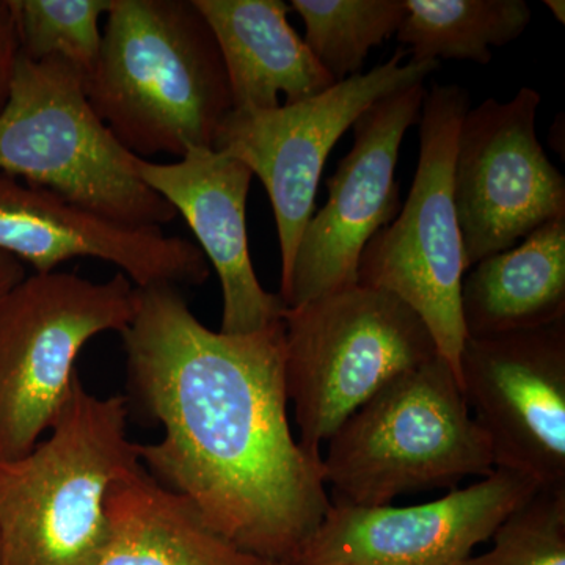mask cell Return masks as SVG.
<instances>
[{"instance_id":"obj_1","label":"cell","mask_w":565,"mask_h":565,"mask_svg":"<svg viewBox=\"0 0 565 565\" xmlns=\"http://www.w3.org/2000/svg\"><path fill=\"white\" fill-rule=\"evenodd\" d=\"M121 337L131 392L163 429L139 445L145 470L244 553L291 564L332 500L289 426L285 322L214 332L178 288L150 286Z\"/></svg>"},{"instance_id":"obj_2","label":"cell","mask_w":565,"mask_h":565,"mask_svg":"<svg viewBox=\"0 0 565 565\" xmlns=\"http://www.w3.org/2000/svg\"><path fill=\"white\" fill-rule=\"evenodd\" d=\"M88 102L140 159L212 148L233 110L217 41L193 0H111Z\"/></svg>"},{"instance_id":"obj_3","label":"cell","mask_w":565,"mask_h":565,"mask_svg":"<svg viewBox=\"0 0 565 565\" xmlns=\"http://www.w3.org/2000/svg\"><path fill=\"white\" fill-rule=\"evenodd\" d=\"M122 397L74 377L50 435L0 462V565H96L109 544L107 490L140 465Z\"/></svg>"},{"instance_id":"obj_4","label":"cell","mask_w":565,"mask_h":565,"mask_svg":"<svg viewBox=\"0 0 565 565\" xmlns=\"http://www.w3.org/2000/svg\"><path fill=\"white\" fill-rule=\"evenodd\" d=\"M494 470L492 449L444 356L371 397L327 441L334 503L379 508L399 494L455 487Z\"/></svg>"},{"instance_id":"obj_5","label":"cell","mask_w":565,"mask_h":565,"mask_svg":"<svg viewBox=\"0 0 565 565\" xmlns=\"http://www.w3.org/2000/svg\"><path fill=\"white\" fill-rule=\"evenodd\" d=\"M137 159L93 110L79 70L20 55L0 115V172L109 221L162 228L177 211L145 184Z\"/></svg>"},{"instance_id":"obj_6","label":"cell","mask_w":565,"mask_h":565,"mask_svg":"<svg viewBox=\"0 0 565 565\" xmlns=\"http://www.w3.org/2000/svg\"><path fill=\"white\" fill-rule=\"evenodd\" d=\"M285 379L299 445H322L390 382L438 353L423 319L393 294L356 282L286 308Z\"/></svg>"},{"instance_id":"obj_7","label":"cell","mask_w":565,"mask_h":565,"mask_svg":"<svg viewBox=\"0 0 565 565\" xmlns=\"http://www.w3.org/2000/svg\"><path fill=\"white\" fill-rule=\"evenodd\" d=\"M470 107V93L460 85L434 82L427 90L407 202L364 247L356 270L359 285L393 294L423 319L457 381L467 340L460 305L467 269L452 170L457 134Z\"/></svg>"},{"instance_id":"obj_8","label":"cell","mask_w":565,"mask_h":565,"mask_svg":"<svg viewBox=\"0 0 565 565\" xmlns=\"http://www.w3.org/2000/svg\"><path fill=\"white\" fill-rule=\"evenodd\" d=\"M136 308L137 288L121 273L107 281L32 274L0 300V462L29 455L50 434L84 345L125 332Z\"/></svg>"},{"instance_id":"obj_9","label":"cell","mask_w":565,"mask_h":565,"mask_svg":"<svg viewBox=\"0 0 565 565\" xmlns=\"http://www.w3.org/2000/svg\"><path fill=\"white\" fill-rule=\"evenodd\" d=\"M399 47L382 65L329 90L269 110L233 109L215 132L212 150L232 156L258 177L273 203L280 243V291L291 277L305 226L313 217L319 181L330 151L374 103L424 84L438 62L403 63Z\"/></svg>"},{"instance_id":"obj_10","label":"cell","mask_w":565,"mask_h":565,"mask_svg":"<svg viewBox=\"0 0 565 565\" xmlns=\"http://www.w3.org/2000/svg\"><path fill=\"white\" fill-rule=\"evenodd\" d=\"M541 102L523 87L511 102L470 107L460 122L452 185L467 270L565 217V178L535 131Z\"/></svg>"},{"instance_id":"obj_11","label":"cell","mask_w":565,"mask_h":565,"mask_svg":"<svg viewBox=\"0 0 565 565\" xmlns=\"http://www.w3.org/2000/svg\"><path fill=\"white\" fill-rule=\"evenodd\" d=\"M459 382L494 468L565 489V319L467 338Z\"/></svg>"},{"instance_id":"obj_12","label":"cell","mask_w":565,"mask_h":565,"mask_svg":"<svg viewBox=\"0 0 565 565\" xmlns=\"http://www.w3.org/2000/svg\"><path fill=\"white\" fill-rule=\"evenodd\" d=\"M426 93L424 84L394 92L353 122L351 151L327 180L329 200L305 226L291 277L278 292L286 308L359 282L364 247L399 214L401 145L419 121Z\"/></svg>"},{"instance_id":"obj_13","label":"cell","mask_w":565,"mask_h":565,"mask_svg":"<svg viewBox=\"0 0 565 565\" xmlns=\"http://www.w3.org/2000/svg\"><path fill=\"white\" fill-rule=\"evenodd\" d=\"M537 490L526 476L494 468L473 486L426 504L360 508L332 501L289 565H460Z\"/></svg>"},{"instance_id":"obj_14","label":"cell","mask_w":565,"mask_h":565,"mask_svg":"<svg viewBox=\"0 0 565 565\" xmlns=\"http://www.w3.org/2000/svg\"><path fill=\"white\" fill-rule=\"evenodd\" d=\"M0 252L40 275L71 259H99L117 266L136 288L203 286L211 275L206 256L191 241L109 221L2 172Z\"/></svg>"},{"instance_id":"obj_15","label":"cell","mask_w":565,"mask_h":565,"mask_svg":"<svg viewBox=\"0 0 565 565\" xmlns=\"http://www.w3.org/2000/svg\"><path fill=\"white\" fill-rule=\"evenodd\" d=\"M136 169L145 184L188 222L217 273L223 294L218 332L250 334L281 322L286 305L278 294L263 288L248 250L252 170L212 148H193L173 163L139 158Z\"/></svg>"},{"instance_id":"obj_16","label":"cell","mask_w":565,"mask_h":565,"mask_svg":"<svg viewBox=\"0 0 565 565\" xmlns=\"http://www.w3.org/2000/svg\"><path fill=\"white\" fill-rule=\"evenodd\" d=\"M210 24L233 109L269 110L329 90L334 82L288 21L282 0H193Z\"/></svg>"},{"instance_id":"obj_17","label":"cell","mask_w":565,"mask_h":565,"mask_svg":"<svg viewBox=\"0 0 565 565\" xmlns=\"http://www.w3.org/2000/svg\"><path fill=\"white\" fill-rule=\"evenodd\" d=\"M109 544L96 565H270L223 539L182 494L137 465L106 497Z\"/></svg>"},{"instance_id":"obj_18","label":"cell","mask_w":565,"mask_h":565,"mask_svg":"<svg viewBox=\"0 0 565 565\" xmlns=\"http://www.w3.org/2000/svg\"><path fill=\"white\" fill-rule=\"evenodd\" d=\"M473 267L460 294L467 338L541 329L565 319V217Z\"/></svg>"},{"instance_id":"obj_19","label":"cell","mask_w":565,"mask_h":565,"mask_svg":"<svg viewBox=\"0 0 565 565\" xmlns=\"http://www.w3.org/2000/svg\"><path fill=\"white\" fill-rule=\"evenodd\" d=\"M405 9L396 35L415 63L487 65L493 58L490 47L519 40L533 20L525 0H405Z\"/></svg>"},{"instance_id":"obj_20","label":"cell","mask_w":565,"mask_h":565,"mask_svg":"<svg viewBox=\"0 0 565 565\" xmlns=\"http://www.w3.org/2000/svg\"><path fill=\"white\" fill-rule=\"evenodd\" d=\"M305 43L334 84L362 74L373 47L399 31L405 0H291Z\"/></svg>"},{"instance_id":"obj_21","label":"cell","mask_w":565,"mask_h":565,"mask_svg":"<svg viewBox=\"0 0 565 565\" xmlns=\"http://www.w3.org/2000/svg\"><path fill=\"white\" fill-rule=\"evenodd\" d=\"M22 57L62 58L87 79L102 52L99 20L111 0H10Z\"/></svg>"},{"instance_id":"obj_22","label":"cell","mask_w":565,"mask_h":565,"mask_svg":"<svg viewBox=\"0 0 565 565\" xmlns=\"http://www.w3.org/2000/svg\"><path fill=\"white\" fill-rule=\"evenodd\" d=\"M492 546L460 565H565V489H541L497 527Z\"/></svg>"},{"instance_id":"obj_23","label":"cell","mask_w":565,"mask_h":565,"mask_svg":"<svg viewBox=\"0 0 565 565\" xmlns=\"http://www.w3.org/2000/svg\"><path fill=\"white\" fill-rule=\"evenodd\" d=\"M21 47L10 0H0V115L9 104Z\"/></svg>"},{"instance_id":"obj_24","label":"cell","mask_w":565,"mask_h":565,"mask_svg":"<svg viewBox=\"0 0 565 565\" xmlns=\"http://www.w3.org/2000/svg\"><path fill=\"white\" fill-rule=\"evenodd\" d=\"M28 277L24 270V264L18 262L13 256L0 252V300L7 296L18 285Z\"/></svg>"},{"instance_id":"obj_25","label":"cell","mask_w":565,"mask_h":565,"mask_svg":"<svg viewBox=\"0 0 565 565\" xmlns=\"http://www.w3.org/2000/svg\"><path fill=\"white\" fill-rule=\"evenodd\" d=\"M546 9L552 11L553 17L561 24H565V2L564 0H544Z\"/></svg>"},{"instance_id":"obj_26","label":"cell","mask_w":565,"mask_h":565,"mask_svg":"<svg viewBox=\"0 0 565 565\" xmlns=\"http://www.w3.org/2000/svg\"><path fill=\"white\" fill-rule=\"evenodd\" d=\"M270 565H282V564H270Z\"/></svg>"}]
</instances>
